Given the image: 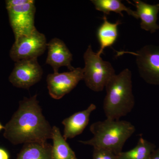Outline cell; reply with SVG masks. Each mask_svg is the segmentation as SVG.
<instances>
[{
    "instance_id": "11",
    "label": "cell",
    "mask_w": 159,
    "mask_h": 159,
    "mask_svg": "<svg viewBox=\"0 0 159 159\" xmlns=\"http://www.w3.org/2000/svg\"><path fill=\"white\" fill-rule=\"evenodd\" d=\"M97 108L93 103L84 110L77 112L63 120L64 126L63 137L66 140L73 139L82 134L88 125L91 113Z\"/></svg>"
},
{
    "instance_id": "14",
    "label": "cell",
    "mask_w": 159,
    "mask_h": 159,
    "mask_svg": "<svg viewBox=\"0 0 159 159\" xmlns=\"http://www.w3.org/2000/svg\"><path fill=\"white\" fill-rule=\"evenodd\" d=\"M16 159H54L52 145L47 142L25 143Z\"/></svg>"
},
{
    "instance_id": "17",
    "label": "cell",
    "mask_w": 159,
    "mask_h": 159,
    "mask_svg": "<svg viewBox=\"0 0 159 159\" xmlns=\"http://www.w3.org/2000/svg\"><path fill=\"white\" fill-rule=\"evenodd\" d=\"M95 8L98 11H102L105 15L110 14L111 12L119 13L123 16L122 11H125L129 15L133 16L138 19L136 11L131 10L129 8L126 7L119 0H92Z\"/></svg>"
},
{
    "instance_id": "5",
    "label": "cell",
    "mask_w": 159,
    "mask_h": 159,
    "mask_svg": "<svg viewBox=\"0 0 159 159\" xmlns=\"http://www.w3.org/2000/svg\"><path fill=\"white\" fill-rule=\"evenodd\" d=\"M47 39L44 34L37 29L25 35L15 38L10 51V57L15 62L37 58L47 48Z\"/></svg>"
},
{
    "instance_id": "12",
    "label": "cell",
    "mask_w": 159,
    "mask_h": 159,
    "mask_svg": "<svg viewBox=\"0 0 159 159\" xmlns=\"http://www.w3.org/2000/svg\"><path fill=\"white\" fill-rule=\"evenodd\" d=\"M136 7L138 18L141 20V28L152 33L159 29L157 24L159 4L149 5L140 0L134 1Z\"/></svg>"
},
{
    "instance_id": "16",
    "label": "cell",
    "mask_w": 159,
    "mask_h": 159,
    "mask_svg": "<svg viewBox=\"0 0 159 159\" xmlns=\"http://www.w3.org/2000/svg\"><path fill=\"white\" fill-rule=\"evenodd\" d=\"M156 146L141 137L134 148L118 155L119 159H149Z\"/></svg>"
},
{
    "instance_id": "3",
    "label": "cell",
    "mask_w": 159,
    "mask_h": 159,
    "mask_svg": "<svg viewBox=\"0 0 159 159\" xmlns=\"http://www.w3.org/2000/svg\"><path fill=\"white\" fill-rule=\"evenodd\" d=\"M135 130V126L128 121L106 119L91 125L90 130L93 135L92 139L79 142L94 148L107 149L118 155Z\"/></svg>"
},
{
    "instance_id": "18",
    "label": "cell",
    "mask_w": 159,
    "mask_h": 159,
    "mask_svg": "<svg viewBox=\"0 0 159 159\" xmlns=\"http://www.w3.org/2000/svg\"><path fill=\"white\" fill-rule=\"evenodd\" d=\"M93 159H119L118 155L107 149L94 148Z\"/></svg>"
},
{
    "instance_id": "19",
    "label": "cell",
    "mask_w": 159,
    "mask_h": 159,
    "mask_svg": "<svg viewBox=\"0 0 159 159\" xmlns=\"http://www.w3.org/2000/svg\"><path fill=\"white\" fill-rule=\"evenodd\" d=\"M31 0H7L6 1V9L20 6L30 2Z\"/></svg>"
},
{
    "instance_id": "8",
    "label": "cell",
    "mask_w": 159,
    "mask_h": 159,
    "mask_svg": "<svg viewBox=\"0 0 159 159\" xmlns=\"http://www.w3.org/2000/svg\"><path fill=\"white\" fill-rule=\"evenodd\" d=\"M6 9L15 38L30 34L36 29L34 26L36 8L34 1Z\"/></svg>"
},
{
    "instance_id": "7",
    "label": "cell",
    "mask_w": 159,
    "mask_h": 159,
    "mask_svg": "<svg viewBox=\"0 0 159 159\" xmlns=\"http://www.w3.org/2000/svg\"><path fill=\"white\" fill-rule=\"evenodd\" d=\"M43 74V69L37 58L22 60L15 63L9 80L16 87L28 89L39 82Z\"/></svg>"
},
{
    "instance_id": "9",
    "label": "cell",
    "mask_w": 159,
    "mask_h": 159,
    "mask_svg": "<svg viewBox=\"0 0 159 159\" xmlns=\"http://www.w3.org/2000/svg\"><path fill=\"white\" fill-rule=\"evenodd\" d=\"M83 79V69L81 68H75L70 72L49 74L47 78L49 93L53 99H61Z\"/></svg>"
},
{
    "instance_id": "21",
    "label": "cell",
    "mask_w": 159,
    "mask_h": 159,
    "mask_svg": "<svg viewBox=\"0 0 159 159\" xmlns=\"http://www.w3.org/2000/svg\"><path fill=\"white\" fill-rule=\"evenodd\" d=\"M149 159H159V148L152 152Z\"/></svg>"
},
{
    "instance_id": "1",
    "label": "cell",
    "mask_w": 159,
    "mask_h": 159,
    "mask_svg": "<svg viewBox=\"0 0 159 159\" xmlns=\"http://www.w3.org/2000/svg\"><path fill=\"white\" fill-rule=\"evenodd\" d=\"M37 96L20 101L17 110L5 126L4 136L13 145L52 139L53 127L43 115Z\"/></svg>"
},
{
    "instance_id": "20",
    "label": "cell",
    "mask_w": 159,
    "mask_h": 159,
    "mask_svg": "<svg viewBox=\"0 0 159 159\" xmlns=\"http://www.w3.org/2000/svg\"><path fill=\"white\" fill-rule=\"evenodd\" d=\"M9 155L7 151L0 148V159H9Z\"/></svg>"
},
{
    "instance_id": "10",
    "label": "cell",
    "mask_w": 159,
    "mask_h": 159,
    "mask_svg": "<svg viewBox=\"0 0 159 159\" xmlns=\"http://www.w3.org/2000/svg\"><path fill=\"white\" fill-rule=\"evenodd\" d=\"M48 55L46 63L51 66L54 73H58L61 67L66 66L73 70L74 68L71 65L73 55L66 44L61 40L54 38L47 44Z\"/></svg>"
},
{
    "instance_id": "13",
    "label": "cell",
    "mask_w": 159,
    "mask_h": 159,
    "mask_svg": "<svg viewBox=\"0 0 159 159\" xmlns=\"http://www.w3.org/2000/svg\"><path fill=\"white\" fill-rule=\"evenodd\" d=\"M103 22L97 30V38L100 47L97 54L100 56L104 49L107 47H111L118 38V27L121 24L120 21L115 23L110 22L106 16L103 17Z\"/></svg>"
},
{
    "instance_id": "6",
    "label": "cell",
    "mask_w": 159,
    "mask_h": 159,
    "mask_svg": "<svg viewBox=\"0 0 159 159\" xmlns=\"http://www.w3.org/2000/svg\"><path fill=\"white\" fill-rule=\"evenodd\" d=\"M127 53L136 57L139 74L145 82L159 85V46L146 45L136 52H118V55Z\"/></svg>"
},
{
    "instance_id": "22",
    "label": "cell",
    "mask_w": 159,
    "mask_h": 159,
    "mask_svg": "<svg viewBox=\"0 0 159 159\" xmlns=\"http://www.w3.org/2000/svg\"><path fill=\"white\" fill-rule=\"evenodd\" d=\"M5 129V126H3V125H2L1 123H0V131L2 130V129Z\"/></svg>"
},
{
    "instance_id": "15",
    "label": "cell",
    "mask_w": 159,
    "mask_h": 159,
    "mask_svg": "<svg viewBox=\"0 0 159 159\" xmlns=\"http://www.w3.org/2000/svg\"><path fill=\"white\" fill-rule=\"evenodd\" d=\"M52 155L54 159H77L74 151L63 138L58 127H52Z\"/></svg>"
},
{
    "instance_id": "2",
    "label": "cell",
    "mask_w": 159,
    "mask_h": 159,
    "mask_svg": "<svg viewBox=\"0 0 159 159\" xmlns=\"http://www.w3.org/2000/svg\"><path fill=\"white\" fill-rule=\"evenodd\" d=\"M103 109L106 119L119 120L132 111L135 99L132 90V73L125 69L113 76L105 86Z\"/></svg>"
},
{
    "instance_id": "4",
    "label": "cell",
    "mask_w": 159,
    "mask_h": 159,
    "mask_svg": "<svg viewBox=\"0 0 159 159\" xmlns=\"http://www.w3.org/2000/svg\"><path fill=\"white\" fill-rule=\"evenodd\" d=\"M84 59L83 80L86 85L94 92L103 91L108 80L116 74L113 67L94 52L91 45L84 53Z\"/></svg>"
}]
</instances>
